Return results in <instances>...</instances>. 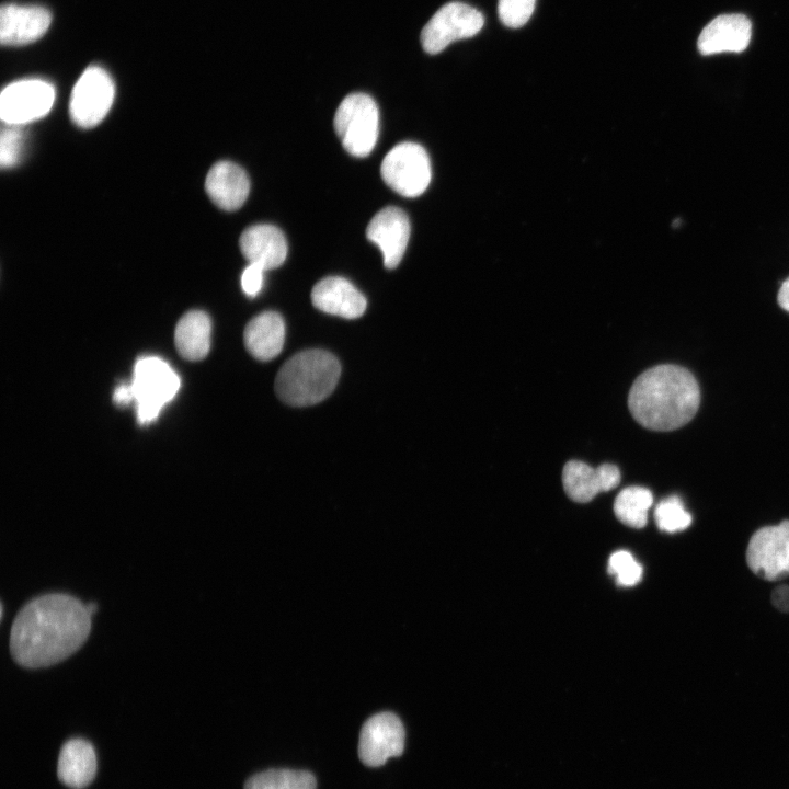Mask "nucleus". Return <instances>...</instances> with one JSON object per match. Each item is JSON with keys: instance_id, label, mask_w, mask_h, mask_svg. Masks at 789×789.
I'll return each instance as SVG.
<instances>
[{"instance_id": "8", "label": "nucleus", "mask_w": 789, "mask_h": 789, "mask_svg": "<svg viewBox=\"0 0 789 789\" xmlns=\"http://www.w3.org/2000/svg\"><path fill=\"white\" fill-rule=\"evenodd\" d=\"M115 95L110 75L101 67L84 70L76 82L69 102L71 119L82 128L98 125L108 113Z\"/></svg>"}, {"instance_id": "4", "label": "nucleus", "mask_w": 789, "mask_h": 789, "mask_svg": "<svg viewBox=\"0 0 789 789\" xmlns=\"http://www.w3.org/2000/svg\"><path fill=\"white\" fill-rule=\"evenodd\" d=\"M130 385L138 422L146 424L156 420L162 408L175 397L180 378L163 359L146 356L136 362Z\"/></svg>"}, {"instance_id": "30", "label": "nucleus", "mask_w": 789, "mask_h": 789, "mask_svg": "<svg viewBox=\"0 0 789 789\" xmlns=\"http://www.w3.org/2000/svg\"><path fill=\"white\" fill-rule=\"evenodd\" d=\"M114 402L118 405H127L134 401V392L132 385L123 384L118 386L113 395Z\"/></svg>"}, {"instance_id": "22", "label": "nucleus", "mask_w": 789, "mask_h": 789, "mask_svg": "<svg viewBox=\"0 0 789 789\" xmlns=\"http://www.w3.org/2000/svg\"><path fill=\"white\" fill-rule=\"evenodd\" d=\"M653 495L647 488L632 485L618 493L614 502L616 517L626 526L642 528L648 522V511Z\"/></svg>"}, {"instance_id": "2", "label": "nucleus", "mask_w": 789, "mask_h": 789, "mask_svg": "<svg viewBox=\"0 0 789 789\" xmlns=\"http://www.w3.org/2000/svg\"><path fill=\"white\" fill-rule=\"evenodd\" d=\"M700 403L699 385L684 367L664 364L647 369L633 381L628 408L643 427L667 432L688 423Z\"/></svg>"}, {"instance_id": "21", "label": "nucleus", "mask_w": 789, "mask_h": 789, "mask_svg": "<svg viewBox=\"0 0 789 789\" xmlns=\"http://www.w3.org/2000/svg\"><path fill=\"white\" fill-rule=\"evenodd\" d=\"M211 322L207 313L193 310L185 313L176 324L175 346L182 357L203 359L210 347Z\"/></svg>"}, {"instance_id": "24", "label": "nucleus", "mask_w": 789, "mask_h": 789, "mask_svg": "<svg viewBox=\"0 0 789 789\" xmlns=\"http://www.w3.org/2000/svg\"><path fill=\"white\" fill-rule=\"evenodd\" d=\"M654 518L660 530L677 533L689 527L691 515L686 511L682 500L672 495L663 499L655 507Z\"/></svg>"}, {"instance_id": "5", "label": "nucleus", "mask_w": 789, "mask_h": 789, "mask_svg": "<svg viewBox=\"0 0 789 789\" xmlns=\"http://www.w3.org/2000/svg\"><path fill=\"white\" fill-rule=\"evenodd\" d=\"M344 149L352 156H368L378 139L379 111L376 102L365 93H352L340 103L333 121Z\"/></svg>"}, {"instance_id": "15", "label": "nucleus", "mask_w": 789, "mask_h": 789, "mask_svg": "<svg viewBox=\"0 0 789 789\" xmlns=\"http://www.w3.org/2000/svg\"><path fill=\"white\" fill-rule=\"evenodd\" d=\"M752 23L744 14H721L701 31L697 47L701 55L740 53L750 44Z\"/></svg>"}, {"instance_id": "9", "label": "nucleus", "mask_w": 789, "mask_h": 789, "mask_svg": "<svg viewBox=\"0 0 789 789\" xmlns=\"http://www.w3.org/2000/svg\"><path fill=\"white\" fill-rule=\"evenodd\" d=\"M752 572L767 581L789 576V521L756 530L746 548Z\"/></svg>"}, {"instance_id": "7", "label": "nucleus", "mask_w": 789, "mask_h": 789, "mask_svg": "<svg viewBox=\"0 0 789 789\" xmlns=\"http://www.w3.org/2000/svg\"><path fill=\"white\" fill-rule=\"evenodd\" d=\"M484 24L477 9L461 2H449L436 11L421 32L423 49L437 54L451 42L474 36Z\"/></svg>"}, {"instance_id": "13", "label": "nucleus", "mask_w": 789, "mask_h": 789, "mask_svg": "<svg viewBox=\"0 0 789 789\" xmlns=\"http://www.w3.org/2000/svg\"><path fill=\"white\" fill-rule=\"evenodd\" d=\"M616 465L602 464L597 468L580 460L568 461L562 470V483L567 495L574 502L586 503L598 493L616 488L620 482Z\"/></svg>"}, {"instance_id": "29", "label": "nucleus", "mask_w": 789, "mask_h": 789, "mask_svg": "<svg viewBox=\"0 0 789 789\" xmlns=\"http://www.w3.org/2000/svg\"><path fill=\"white\" fill-rule=\"evenodd\" d=\"M773 606L781 613H789V586H777L770 595Z\"/></svg>"}, {"instance_id": "6", "label": "nucleus", "mask_w": 789, "mask_h": 789, "mask_svg": "<svg viewBox=\"0 0 789 789\" xmlns=\"http://www.w3.org/2000/svg\"><path fill=\"white\" fill-rule=\"evenodd\" d=\"M380 173L391 190L404 197H416L431 182V161L421 145L404 141L385 156Z\"/></svg>"}, {"instance_id": "1", "label": "nucleus", "mask_w": 789, "mask_h": 789, "mask_svg": "<svg viewBox=\"0 0 789 789\" xmlns=\"http://www.w3.org/2000/svg\"><path fill=\"white\" fill-rule=\"evenodd\" d=\"M91 618L87 605L71 595L54 593L36 597L13 620L11 654L27 668L59 663L85 642Z\"/></svg>"}, {"instance_id": "17", "label": "nucleus", "mask_w": 789, "mask_h": 789, "mask_svg": "<svg viewBox=\"0 0 789 789\" xmlns=\"http://www.w3.org/2000/svg\"><path fill=\"white\" fill-rule=\"evenodd\" d=\"M241 253L249 264H255L264 271L281 266L287 256V242L283 232L268 224L254 225L240 236Z\"/></svg>"}, {"instance_id": "27", "label": "nucleus", "mask_w": 789, "mask_h": 789, "mask_svg": "<svg viewBox=\"0 0 789 789\" xmlns=\"http://www.w3.org/2000/svg\"><path fill=\"white\" fill-rule=\"evenodd\" d=\"M536 0H499L498 13L508 27H521L531 16Z\"/></svg>"}, {"instance_id": "23", "label": "nucleus", "mask_w": 789, "mask_h": 789, "mask_svg": "<svg viewBox=\"0 0 789 789\" xmlns=\"http://www.w3.org/2000/svg\"><path fill=\"white\" fill-rule=\"evenodd\" d=\"M316 779L306 770L270 769L250 777L244 789H316Z\"/></svg>"}, {"instance_id": "18", "label": "nucleus", "mask_w": 789, "mask_h": 789, "mask_svg": "<svg viewBox=\"0 0 789 789\" xmlns=\"http://www.w3.org/2000/svg\"><path fill=\"white\" fill-rule=\"evenodd\" d=\"M205 190L213 203L228 211L239 209L250 192L245 171L230 161L215 163L207 173Z\"/></svg>"}, {"instance_id": "20", "label": "nucleus", "mask_w": 789, "mask_h": 789, "mask_svg": "<svg viewBox=\"0 0 789 789\" xmlns=\"http://www.w3.org/2000/svg\"><path fill=\"white\" fill-rule=\"evenodd\" d=\"M244 345L249 353L260 361H270L283 350L285 323L275 311H265L254 317L244 329Z\"/></svg>"}, {"instance_id": "31", "label": "nucleus", "mask_w": 789, "mask_h": 789, "mask_svg": "<svg viewBox=\"0 0 789 789\" xmlns=\"http://www.w3.org/2000/svg\"><path fill=\"white\" fill-rule=\"evenodd\" d=\"M777 300L779 306L789 312V277L781 284Z\"/></svg>"}, {"instance_id": "10", "label": "nucleus", "mask_w": 789, "mask_h": 789, "mask_svg": "<svg viewBox=\"0 0 789 789\" xmlns=\"http://www.w3.org/2000/svg\"><path fill=\"white\" fill-rule=\"evenodd\" d=\"M55 101V88L44 80L26 79L7 85L0 96V116L7 125L22 126L45 116Z\"/></svg>"}, {"instance_id": "14", "label": "nucleus", "mask_w": 789, "mask_h": 789, "mask_svg": "<svg viewBox=\"0 0 789 789\" xmlns=\"http://www.w3.org/2000/svg\"><path fill=\"white\" fill-rule=\"evenodd\" d=\"M50 13L37 5L8 3L0 10V41L18 46L41 38L50 25Z\"/></svg>"}, {"instance_id": "26", "label": "nucleus", "mask_w": 789, "mask_h": 789, "mask_svg": "<svg viewBox=\"0 0 789 789\" xmlns=\"http://www.w3.org/2000/svg\"><path fill=\"white\" fill-rule=\"evenodd\" d=\"M21 126L8 125L1 132L0 138V163L2 168L14 167L22 155L24 135Z\"/></svg>"}, {"instance_id": "12", "label": "nucleus", "mask_w": 789, "mask_h": 789, "mask_svg": "<svg viewBox=\"0 0 789 789\" xmlns=\"http://www.w3.org/2000/svg\"><path fill=\"white\" fill-rule=\"evenodd\" d=\"M366 236L380 249L385 266L395 268L403 258L410 238L409 218L398 207H385L369 221Z\"/></svg>"}, {"instance_id": "25", "label": "nucleus", "mask_w": 789, "mask_h": 789, "mask_svg": "<svg viewBox=\"0 0 789 789\" xmlns=\"http://www.w3.org/2000/svg\"><path fill=\"white\" fill-rule=\"evenodd\" d=\"M607 570L620 586L638 584L643 571L641 564L626 550L615 551L609 557Z\"/></svg>"}, {"instance_id": "11", "label": "nucleus", "mask_w": 789, "mask_h": 789, "mask_svg": "<svg viewBox=\"0 0 789 789\" xmlns=\"http://www.w3.org/2000/svg\"><path fill=\"white\" fill-rule=\"evenodd\" d=\"M404 728L391 712L370 717L363 725L358 741V756L369 767L384 765L404 750Z\"/></svg>"}, {"instance_id": "3", "label": "nucleus", "mask_w": 789, "mask_h": 789, "mask_svg": "<svg viewBox=\"0 0 789 789\" xmlns=\"http://www.w3.org/2000/svg\"><path fill=\"white\" fill-rule=\"evenodd\" d=\"M341 374L338 358L323 350L295 354L279 369L275 392L285 403L306 407L324 400L335 388Z\"/></svg>"}, {"instance_id": "19", "label": "nucleus", "mask_w": 789, "mask_h": 789, "mask_svg": "<svg viewBox=\"0 0 789 789\" xmlns=\"http://www.w3.org/2000/svg\"><path fill=\"white\" fill-rule=\"evenodd\" d=\"M95 773L96 756L88 741L71 739L62 745L57 763L60 782L72 789H82L91 784Z\"/></svg>"}, {"instance_id": "28", "label": "nucleus", "mask_w": 789, "mask_h": 789, "mask_svg": "<svg viewBox=\"0 0 789 789\" xmlns=\"http://www.w3.org/2000/svg\"><path fill=\"white\" fill-rule=\"evenodd\" d=\"M264 270L255 264H249L241 275V287L245 295L255 297L263 286Z\"/></svg>"}, {"instance_id": "16", "label": "nucleus", "mask_w": 789, "mask_h": 789, "mask_svg": "<svg viewBox=\"0 0 789 789\" xmlns=\"http://www.w3.org/2000/svg\"><path fill=\"white\" fill-rule=\"evenodd\" d=\"M311 301L317 309L346 319L361 317L367 306L364 295L340 276L319 281L312 288Z\"/></svg>"}]
</instances>
